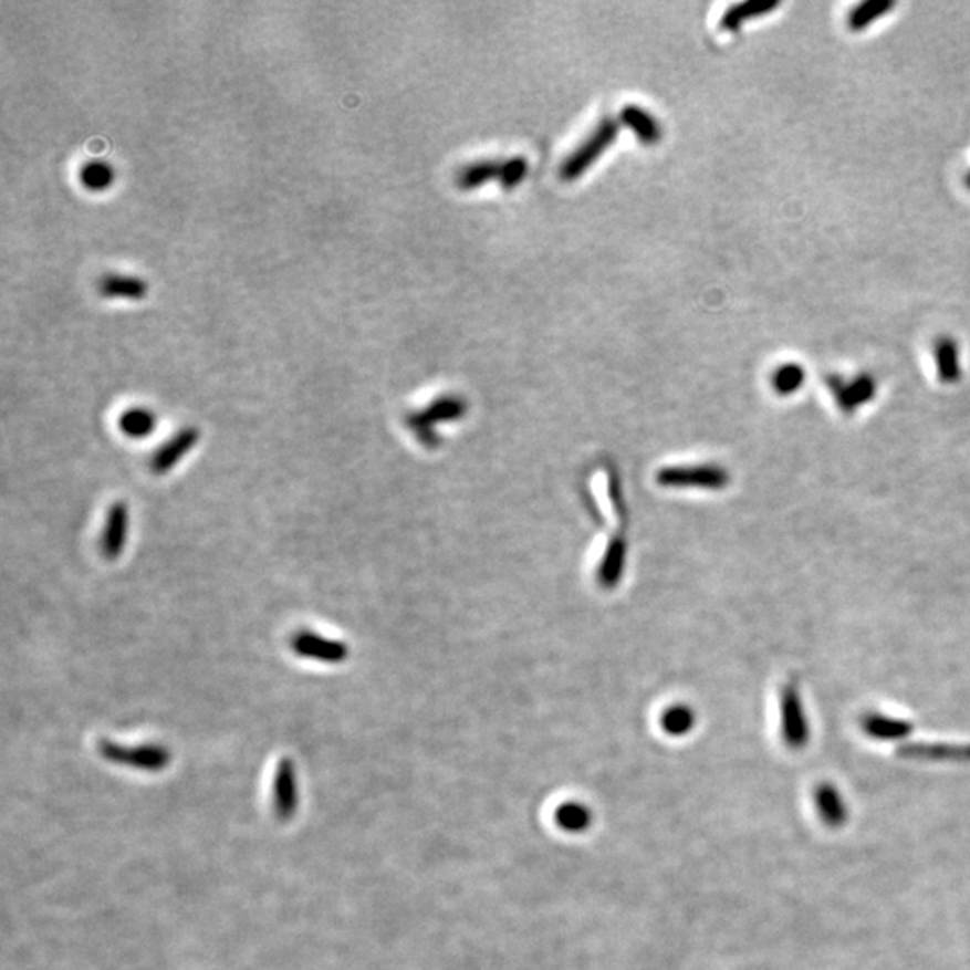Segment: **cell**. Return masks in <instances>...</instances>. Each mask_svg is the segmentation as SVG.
Instances as JSON below:
<instances>
[{"label": "cell", "instance_id": "8fae6325", "mask_svg": "<svg viewBox=\"0 0 970 970\" xmlns=\"http://www.w3.org/2000/svg\"><path fill=\"white\" fill-rule=\"evenodd\" d=\"M128 534V507L125 502H115L106 514L105 531L101 540V550L106 560H117L125 550Z\"/></svg>", "mask_w": 970, "mask_h": 970}, {"label": "cell", "instance_id": "9a60e30c", "mask_svg": "<svg viewBox=\"0 0 970 970\" xmlns=\"http://www.w3.org/2000/svg\"><path fill=\"white\" fill-rule=\"evenodd\" d=\"M622 125L632 129L642 144L653 146L661 139V128L650 112L640 106H626L620 114Z\"/></svg>", "mask_w": 970, "mask_h": 970}, {"label": "cell", "instance_id": "d4e9b609", "mask_svg": "<svg viewBox=\"0 0 970 970\" xmlns=\"http://www.w3.org/2000/svg\"><path fill=\"white\" fill-rule=\"evenodd\" d=\"M555 820L564 831L578 832L590 825V811L581 803H564L557 809Z\"/></svg>", "mask_w": 970, "mask_h": 970}, {"label": "cell", "instance_id": "d6986e66", "mask_svg": "<svg viewBox=\"0 0 970 970\" xmlns=\"http://www.w3.org/2000/svg\"><path fill=\"white\" fill-rule=\"evenodd\" d=\"M935 362L940 382L952 385L961 378L960 354L957 342L951 338H940L935 344Z\"/></svg>", "mask_w": 970, "mask_h": 970}, {"label": "cell", "instance_id": "6da1fadb", "mask_svg": "<svg viewBox=\"0 0 970 970\" xmlns=\"http://www.w3.org/2000/svg\"><path fill=\"white\" fill-rule=\"evenodd\" d=\"M780 731L789 750L800 751L811 741V722L796 679H788L779 693Z\"/></svg>", "mask_w": 970, "mask_h": 970}, {"label": "cell", "instance_id": "52a82bcc", "mask_svg": "<svg viewBox=\"0 0 970 970\" xmlns=\"http://www.w3.org/2000/svg\"><path fill=\"white\" fill-rule=\"evenodd\" d=\"M290 647L299 658L322 661V664L338 665L350 658V646L345 642L325 638L307 629L296 632L290 642Z\"/></svg>", "mask_w": 970, "mask_h": 970}, {"label": "cell", "instance_id": "3957f363", "mask_svg": "<svg viewBox=\"0 0 970 970\" xmlns=\"http://www.w3.org/2000/svg\"><path fill=\"white\" fill-rule=\"evenodd\" d=\"M656 482L664 488L722 491L730 483V473L719 465L669 466L656 473Z\"/></svg>", "mask_w": 970, "mask_h": 970}, {"label": "cell", "instance_id": "5b68a950", "mask_svg": "<svg viewBox=\"0 0 970 970\" xmlns=\"http://www.w3.org/2000/svg\"><path fill=\"white\" fill-rule=\"evenodd\" d=\"M100 753L112 764L128 765L140 771H163L169 765L171 753L164 745H121L115 742L103 741L100 744Z\"/></svg>", "mask_w": 970, "mask_h": 970}, {"label": "cell", "instance_id": "83f0119b", "mask_svg": "<svg viewBox=\"0 0 970 970\" xmlns=\"http://www.w3.org/2000/svg\"><path fill=\"white\" fill-rule=\"evenodd\" d=\"M969 186H970V175H969Z\"/></svg>", "mask_w": 970, "mask_h": 970}, {"label": "cell", "instance_id": "ac0fdd59", "mask_svg": "<svg viewBox=\"0 0 970 970\" xmlns=\"http://www.w3.org/2000/svg\"><path fill=\"white\" fill-rule=\"evenodd\" d=\"M503 163H498V160H482V163H474L471 166H466L465 169H460L459 175H457V186L460 189H465V191H471V189H479L483 184L491 182V180H498V182H502L503 178Z\"/></svg>", "mask_w": 970, "mask_h": 970}, {"label": "cell", "instance_id": "7c38bea8", "mask_svg": "<svg viewBox=\"0 0 970 970\" xmlns=\"http://www.w3.org/2000/svg\"><path fill=\"white\" fill-rule=\"evenodd\" d=\"M899 755L904 759L955 760L970 762V744H949V742H922V744L900 745Z\"/></svg>", "mask_w": 970, "mask_h": 970}, {"label": "cell", "instance_id": "277c9868", "mask_svg": "<svg viewBox=\"0 0 970 970\" xmlns=\"http://www.w3.org/2000/svg\"><path fill=\"white\" fill-rule=\"evenodd\" d=\"M468 410L465 399L455 396L439 397L428 405L425 410L410 414L407 419L408 428L426 448L437 445L436 425L439 423L457 421Z\"/></svg>", "mask_w": 970, "mask_h": 970}, {"label": "cell", "instance_id": "5bb4252c", "mask_svg": "<svg viewBox=\"0 0 970 970\" xmlns=\"http://www.w3.org/2000/svg\"><path fill=\"white\" fill-rule=\"evenodd\" d=\"M275 813L281 817L282 822H286L293 816L296 809V780L295 768L290 759H282L279 764L278 774H275Z\"/></svg>", "mask_w": 970, "mask_h": 970}, {"label": "cell", "instance_id": "603a6c76", "mask_svg": "<svg viewBox=\"0 0 970 970\" xmlns=\"http://www.w3.org/2000/svg\"><path fill=\"white\" fill-rule=\"evenodd\" d=\"M776 4L773 2H742V4L731 6L730 10L724 13L721 20V28L727 31H739L745 20L755 19L760 14L774 10Z\"/></svg>", "mask_w": 970, "mask_h": 970}, {"label": "cell", "instance_id": "7a4b0ae2", "mask_svg": "<svg viewBox=\"0 0 970 970\" xmlns=\"http://www.w3.org/2000/svg\"><path fill=\"white\" fill-rule=\"evenodd\" d=\"M620 132V125L615 117H604L598 123L597 128L593 129V134L588 139L584 140L574 154L570 155L561 166L560 175L564 182H574L578 177H583L586 169L592 168L597 163L598 157L606 152Z\"/></svg>", "mask_w": 970, "mask_h": 970}, {"label": "cell", "instance_id": "8992f818", "mask_svg": "<svg viewBox=\"0 0 970 970\" xmlns=\"http://www.w3.org/2000/svg\"><path fill=\"white\" fill-rule=\"evenodd\" d=\"M827 388L836 407L846 416H852L874 401L877 396V379L872 374H857L854 378L832 374L827 378Z\"/></svg>", "mask_w": 970, "mask_h": 970}, {"label": "cell", "instance_id": "ffe728a7", "mask_svg": "<svg viewBox=\"0 0 970 970\" xmlns=\"http://www.w3.org/2000/svg\"><path fill=\"white\" fill-rule=\"evenodd\" d=\"M157 426V417L154 411L148 408H129L123 411L119 417V428L129 439H144L154 434Z\"/></svg>", "mask_w": 970, "mask_h": 970}, {"label": "cell", "instance_id": "4fadbf2b", "mask_svg": "<svg viewBox=\"0 0 970 970\" xmlns=\"http://www.w3.org/2000/svg\"><path fill=\"white\" fill-rule=\"evenodd\" d=\"M814 805H816L817 814L827 827L839 828L845 825L848 809H846L845 800L837 791L836 785L828 784V782L816 785Z\"/></svg>", "mask_w": 970, "mask_h": 970}, {"label": "cell", "instance_id": "30bf717a", "mask_svg": "<svg viewBox=\"0 0 970 970\" xmlns=\"http://www.w3.org/2000/svg\"><path fill=\"white\" fill-rule=\"evenodd\" d=\"M198 439H200V431L197 428H182V430L178 431L177 436L169 439L166 445L154 455V459H152V469H154L155 474H164L171 471L175 466L182 460V457H186L189 451L197 446Z\"/></svg>", "mask_w": 970, "mask_h": 970}, {"label": "cell", "instance_id": "9c48e42d", "mask_svg": "<svg viewBox=\"0 0 970 970\" xmlns=\"http://www.w3.org/2000/svg\"><path fill=\"white\" fill-rule=\"evenodd\" d=\"M626 560L627 545L624 538L607 540L603 554L598 557L597 572H595L597 583L606 590L615 588L620 584L622 575L626 570Z\"/></svg>", "mask_w": 970, "mask_h": 970}, {"label": "cell", "instance_id": "2e32d148", "mask_svg": "<svg viewBox=\"0 0 970 970\" xmlns=\"http://www.w3.org/2000/svg\"><path fill=\"white\" fill-rule=\"evenodd\" d=\"M595 488H597L598 500H601V505H603L607 517H612V520L615 521H624L626 507L622 500L620 479H618L617 473L613 469H606L598 474Z\"/></svg>", "mask_w": 970, "mask_h": 970}, {"label": "cell", "instance_id": "cb8c5ba5", "mask_svg": "<svg viewBox=\"0 0 970 970\" xmlns=\"http://www.w3.org/2000/svg\"><path fill=\"white\" fill-rule=\"evenodd\" d=\"M80 180L88 191H105L114 182V169L106 163L94 160L83 166Z\"/></svg>", "mask_w": 970, "mask_h": 970}, {"label": "cell", "instance_id": "ba28073f", "mask_svg": "<svg viewBox=\"0 0 970 970\" xmlns=\"http://www.w3.org/2000/svg\"><path fill=\"white\" fill-rule=\"evenodd\" d=\"M861 730L874 741L897 742L908 739L914 733V722L894 718L888 713L868 712L861 718Z\"/></svg>", "mask_w": 970, "mask_h": 970}, {"label": "cell", "instance_id": "e0dca14e", "mask_svg": "<svg viewBox=\"0 0 970 970\" xmlns=\"http://www.w3.org/2000/svg\"><path fill=\"white\" fill-rule=\"evenodd\" d=\"M100 293L106 299H129L140 301L148 293V284L134 275L108 273L100 281Z\"/></svg>", "mask_w": 970, "mask_h": 970}, {"label": "cell", "instance_id": "44dd1931", "mask_svg": "<svg viewBox=\"0 0 970 970\" xmlns=\"http://www.w3.org/2000/svg\"><path fill=\"white\" fill-rule=\"evenodd\" d=\"M805 379H807V373L803 371L802 365H780V367L774 368L773 374H771V388H773V393L779 394V396H794V394L802 390Z\"/></svg>", "mask_w": 970, "mask_h": 970}, {"label": "cell", "instance_id": "4316f807", "mask_svg": "<svg viewBox=\"0 0 970 970\" xmlns=\"http://www.w3.org/2000/svg\"><path fill=\"white\" fill-rule=\"evenodd\" d=\"M526 173H529V163H526L525 157L509 158L503 164V178L500 184H502L503 189H512L525 180Z\"/></svg>", "mask_w": 970, "mask_h": 970}, {"label": "cell", "instance_id": "7402d4cb", "mask_svg": "<svg viewBox=\"0 0 970 970\" xmlns=\"http://www.w3.org/2000/svg\"><path fill=\"white\" fill-rule=\"evenodd\" d=\"M660 724L667 736H687L696 724V713L687 705H672L661 713Z\"/></svg>", "mask_w": 970, "mask_h": 970}, {"label": "cell", "instance_id": "484cf974", "mask_svg": "<svg viewBox=\"0 0 970 970\" xmlns=\"http://www.w3.org/2000/svg\"><path fill=\"white\" fill-rule=\"evenodd\" d=\"M894 4H889V2H866V4H861L851 17V28L852 29H861L865 28V25L872 24L874 20L879 19L880 14H885L886 11L891 10Z\"/></svg>", "mask_w": 970, "mask_h": 970}]
</instances>
